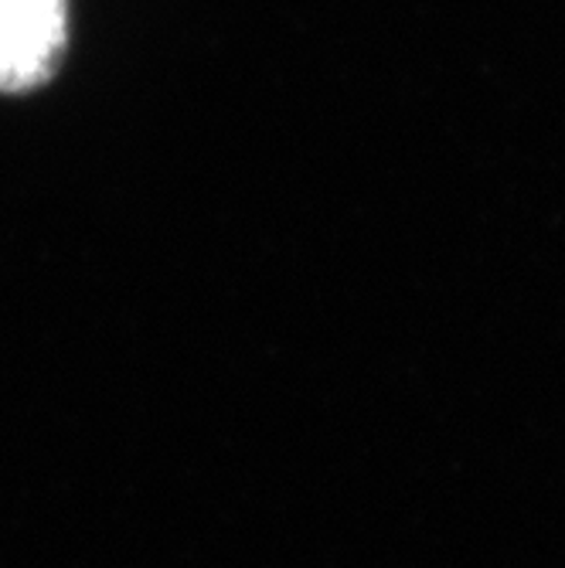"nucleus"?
<instances>
[{"label": "nucleus", "mask_w": 565, "mask_h": 568, "mask_svg": "<svg viewBox=\"0 0 565 568\" xmlns=\"http://www.w3.org/2000/svg\"><path fill=\"white\" fill-rule=\"evenodd\" d=\"M72 0H0V95H24L59 75L69 55Z\"/></svg>", "instance_id": "f257e3e1"}]
</instances>
